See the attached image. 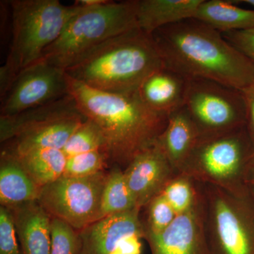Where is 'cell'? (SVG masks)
I'll return each instance as SVG.
<instances>
[{
  "instance_id": "6da1fadb",
  "label": "cell",
  "mask_w": 254,
  "mask_h": 254,
  "mask_svg": "<svg viewBox=\"0 0 254 254\" xmlns=\"http://www.w3.org/2000/svg\"><path fill=\"white\" fill-rule=\"evenodd\" d=\"M164 66L188 78L242 90L254 83V66L221 33L190 18L151 33Z\"/></svg>"
},
{
  "instance_id": "7a4b0ae2",
  "label": "cell",
  "mask_w": 254,
  "mask_h": 254,
  "mask_svg": "<svg viewBox=\"0 0 254 254\" xmlns=\"http://www.w3.org/2000/svg\"><path fill=\"white\" fill-rule=\"evenodd\" d=\"M66 76L68 94L86 119L99 128L111 163L127 168L137 155L156 143L168 117L148 108L138 92L106 93Z\"/></svg>"
},
{
  "instance_id": "3957f363",
  "label": "cell",
  "mask_w": 254,
  "mask_h": 254,
  "mask_svg": "<svg viewBox=\"0 0 254 254\" xmlns=\"http://www.w3.org/2000/svg\"><path fill=\"white\" fill-rule=\"evenodd\" d=\"M164 66L151 35L134 28L110 38L65 70L86 86L115 94L134 93Z\"/></svg>"
},
{
  "instance_id": "277c9868",
  "label": "cell",
  "mask_w": 254,
  "mask_h": 254,
  "mask_svg": "<svg viewBox=\"0 0 254 254\" xmlns=\"http://www.w3.org/2000/svg\"><path fill=\"white\" fill-rule=\"evenodd\" d=\"M12 39L6 62L0 68V98L18 73L41 58L61 36L82 6H65L58 0H11Z\"/></svg>"
},
{
  "instance_id": "5b68a950",
  "label": "cell",
  "mask_w": 254,
  "mask_h": 254,
  "mask_svg": "<svg viewBox=\"0 0 254 254\" xmlns=\"http://www.w3.org/2000/svg\"><path fill=\"white\" fill-rule=\"evenodd\" d=\"M137 0L83 7L38 60L66 70L113 37L138 28Z\"/></svg>"
},
{
  "instance_id": "8992f818",
  "label": "cell",
  "mask_w": 254,
  "mask_h": 254,
  "mask_svg": "<svg viewBox=\"0 0 254 254\" xmlns=\"http://www.w3.org/2000/svg\"><path fill=\"white\" fill-rule=\"evenodd\" d=\"M213 254H254V196L248 186L229 190L198 182Z\"/></svg>"
},
{
  "instance_id": "52a82bcc",
  "label": "cell",
  "mask_w": 254,
  "mask_h": 254,
  "mask_svg": "<svg viewBox=\"0 0 254 254\" xmlns=\"http://www.w3.org/2000/svg\"><path fill=\"white\" fill-rule=\"evenodd\" d=\"M254 164V143L247 127L199 138L180 174L229 190L247 186Z\"/></svg>"
},
{
  "instance_id": "ba28073f",
  "label": "cell",
  "mask_w": 254,
  "mask_h": 254,
  "mask_svg": "<svg viewBox=\"0 0 254 254\" xmlns=\"http://www.w3.org/2000/svg\"><path fill=\"white\" fill-rule=\"evenodd\" d=\"M185 109L200 138L235 131L247 124L245 100L240 90L202 78H189Z\"/></svg>"
},
{
  "instance_id": "9c48e42d",
  "label": "cell",
  "mask_w": 254,
  "mask_h": 254,
  "mask_svg": "<svg viewBox=\"0 0 254 254\" xmlns=\"http://www.w3.org/2000/svg\"><path fill=\"white\" fill-rule=\"evenodd\" d=\"M108 175L103 171L84 177L63 176L41 188L38 202L51 217L81 231L100 219Z\"/></svg>"
},
{
  "instance_id": "30bf717a",
  "label": "cell",
  "mask_w": 254,
  "mask_h": 254,
  "mask_svg": "<svg viewBox=\"0 0 254 254\" xmlns=\"http://www.w3.org/2000/svg\"><path fill=\"white\" fill-rule=\"evenodd\" d=\"M68 95L63 68L38 60L23 69L1 99L0 116H10L48 104Z\"/></svg>"
},
{
  "instance_id": "8fae6325",
  "label": "cell",
  "mask_w": 254,
  "mask_h": 254,
  "mask_svg": "<svg viewBox=\"0 0 254 254\" xmlns=\"http://www.w3.org/2000/svg\"><path fill=\"white\" fill-rule=\"evenodd\" d=\"M197 184L198 195L192 208L178 214L163 232L145 235L151 254H213L205 232L203 196Z\"/></svg>"
},
{
  "instance_id": "7c38bea8",
  "label": "cell",
  "mask_w": 254,
  "mask_h": 254,
  "mask_svg": "<svg viewBox=\"0 0 254 254\" xmlns=\"http://www.w3.org/2000/svg\"><path fill=\"white\" fill-rule=\"evenodd\" d=\"M158 143L137 155L124 170L139 209L144 208L178 175Z\"/></svg>"
},
{
  "instance_id": "4fadbf2b",
  "label": "cell",
  "mask_w": 254,
  "mask_h": 254,
  "mask_svg": "<svg viewBox=\"0 0 254 254\" xmlns=\"http://www.w3.org/2000/svg\"><path fill=\"white\" fill-rule=\"evenodd\" d=\"M139 209L100 219L79 232L82 250L86 254H110L125 239L144 238Z\"/></svg>"
},
{
  "instance_id": "5bb4252c",
  "label": "cell",
  "mask_w": 254,
  "mask_h": 254,
  "mask_svg": "<svg viewBox=\"0 0 254 254\" xmlns=\"http://www.w3.org/2000/svg\"><path fill=\"white\" fill-rule=\"evenodd\" d=\"M188 82V77L163 66L147 76L137 92L148 108L168 117L185 105Z\"/></svg>"
},
{
  "instance_id": "9a60e30c",
  "label": "cell",
  "mask_w": 254,
  "mask_h": 254,
  "mask_svg": "<svg viewBox=\"0 0 254 254\" xmlns=\"http://www.w3.org/2000/svg\"><path fill=\"white\" fill-rule=\"evenodd\" d=\"M8 208L14 220L20 254H50L52 217L38 200Z\"/></svg>"
},
{
  "instance_id": "2e32d148",
  "label": "cell",
  "mask_w": 254,
  "mask_h": 254,
  "mask_svg": "<svg viewBox=\"0 0 254 254\" xmlns=\"http://www.w3.org/2000/svg\"><path fill=\"white\" fill-rule=\"evenodd\" d=\"M199 138L195 124L183 107L169 115L166 127L156 142L180 174Z\"/></svg>"
},
{
  "instance_id": "e0dca14e",
  "label": "cell",
  "mask_w": 254,
  "mask_h": 254,
  "mask_svg": "<svg viewBox=\"0 0 254 254\" xmlns=\"http://www.w3.org/2000/svg\"><path fill=\"white\" fill-rule=\"evenodd\" d=\"M203 0H137L138 28L148 34L159 28L194 18Z\"/></svg>"
},
{
  "instance_id": "ac0fdd59",
  "label": "cell",
  "mask_w": 254,
  "mask_h": 254,
  "mask_svg": "<svg viewBox=\"0 0 254 254\" xmlns=\"http://www.w3.org/2000/svg\"><path fill=\"white\" fill-rule=\"evenodd\" d=\"M41 188L33 182L18 159L9 150L1 154L0 202L9 207L38 200Z\"/></svg>"
},
{
  "instance_id": "d6986e66",
  "label": "cell",
  "mask_w": 254,
  "mask_h": 254,
  "mask_svg": "<svg viewBox=\"0 0 254 254\" xmlns=\"http://www.w3.org/2000/svg\"><path fill=\"white\" fill-rule=\"evenodd\" d=\"M193 18L221 33L254 27V10L239 7L232 0H203Z\"/></svg>"
},
{
  "instance_id": "ffe728a7",
  "label": "cell",
  "mask_w": 254,
  "mask_h": 254,
  "mask_svg": "<svg viewBox=\"0 0 254 254\" xmlns=\"http://www.w3.org/2000/svg\"><path fill=\"white\" fill-rule=\"evenodd\" d=\"M10 152L16 157L40 188L56 181L64 175L67 157L62 149L41 148L20 154Z\"/></svg>"
},
{
  "instance_id": "44dd1931",
  "label": "cell",
  "mask_w": 254,
  "mask_h": 254,
  "mask_svg": "<svg viewBox=\"0 0 254 254\" xmlns=\"http://www.w3.org/2000/svg\"><path fill=\"white\" fill-rule=\"evenodd\" d=\"M136 209L139 208L127 185L124 171L119 167L113 169L108 175L102 195L100 219Z\"/></svg>"
},
{
  "instance_id": "7402d4cb",
  "label": "cell",
  "mask_w": 254,
  "mask_h": 254,
  "mask_svg": "<svg viewBox=\"0 0 254 254\" xmlns=\"http://www.w3.org/2000/svg\"><path fill=\"white\" fill-rule=\"evenodd\" d=\"M161 194L178 215L194 205L198 195V184L187 175L178 174L169 182Z\"/></svg>"
},
{
  "instance_id": "603a6c76",
  "label": "cell",
  "mask_w": 254,
  "mask_h": 254,
  "mask_svg": "<svg viewBox=\"0 0 254 254\" xmlns=\"http://www.w3.org/2000/svg\"><path fill=\"white\" fill-rule=\"evenodd\" d=\"M99 150L108 153L106 142L99 128L88 119L78 127L63 149L67 158Z\"/></svg>"
},
{
  "instance_id": "cb8c5ba5",
  "label": "cell",
  "mask_w": 254,
  "mask_h": 254,
  "mask_svg": "<svg viewBox=\"0 0 254 254\" xmlns=\"http://www.w3.org/2000/svg\"><path fill=\"white\" fill-rule=\"evenodd\" d=\"M110 162L109 155L105 150L87 152L67 158L64 176L84 177L105 171Z\"/></svg>"
},
{
  "instance_id": "d4e9b609",
  "label": "cell",
  "mask_w": 254,
  "mask_h": 254,
  "mask_svg": "<svg viewBox=\"0 0 254 254\" xmlns=\"http://www.w3.org/2000/svg\"><path fill=\"white\" fill-rule=\"evenodd\" d=\"M81 251L79 232L66 222L52 217L50 254H80Z\"/></svg>"
},
{
  "instance_id": "484cf974",
  "label": "cell",
  "mask_w": 254,
  "mask_h": 254,
  "mask_svg": "<svg viewBox=\"0 0 254 254\" xmlns=\"http://www.w3.org/2000/svg\"><path fill=\"white\" fill-rule=\"evenodd\" d=\"M147 220L143 224L145 235L163 232L176 218L177 214L163 195H157L146 205ZM144 237V238H145Z\"/></svg>"
},
{
  "instance_id": "4316f807",
  "label": "cell",
  "mask_w": 254,
  "mask_h": 254,
  "mask_svg": "<svg viewBox=\"0 0 254 254\" xmlns=\"http://www.w3.org/2000/svg\"><path fill=\"white\" fill-rule=\"evenodd\" d=\"M0 254H20L12 215L2 205L0 208Z\"/></svg>"
},
{
  "instance_id": "83f0119b",
  "label": "cell",
  "mask_w": 254,
  "mask_h": 254,
  "mask_svg": "<svg viewBox=\"0 0 254 254\" xmlns=\"http://www.w3.org/2000/svg\"><path fill=\"white\" fill-rule=\"evenodd\" d=\"M222 34L232 46L245 55L254 66V27Z\"/></svg>"
},
{
  "instance_id": "f1b7e54d",
  "label": "cell",
  "mask_w": 254,
  "mask_h": 254,
  "mask_svg": "<svg viewBox=\"0 0 254 254\" xmlns=\"http://www.w3.org/2000/svg\"><path fill=\"white\" fill-rule=\"evenodd\" d=\"M245 100L247 113V127L249 133L254 143V83L240 90Z\"/></svg>"
},
{
  "instance_id": "f546056e",
  "label": "cell",
  "mask_w": 254,
  "mask_h": 254,
  "mask_svg": "<svg viewBox=\"0 0 254 254\" xmlns=\"http://www.w3.org/2000/svg\"><path fill=\"white\" fill-rule=\"evenodd\" d=\"M141 237L136 236L128 237L120 244L117 251L123 254H141Z\"/></svg>"
},
{
  "instance_id": "4dcf8cb0",
  "label": "cell",
  "mask_w": 254,
  "mask_h": 254,
  "mask_svg": "<svg viewBox=\"0 0 254 254\" xmlns=\"http://www.w3.org/2000/svg\"><path fill=\"white\" fill-rule=\"evenodd\" d=\"M109 0H78L74 4L83 7H94L100 5L106 4Z\"/></svg>"
},
{
  "instance_id": "1f68e13d",
  "label": "cell",
  "mask_w": 254,
  "mask_h": 254,
  "mask_svg": "<svg viewBox=\"0 0 254 254\" xmlns=\"http://www.w3.org/2000/svg\"><path fill=\"white\" fill-rule=\"evenodd\" d=\"M247 186L250 189V191L254 196V164L251 170L250 176H249L248 180H247Z\"/></svg>"
},
{
  "instance_id": "d6a6232c",
  "label": "cell",
  "mask_w": 254,
  "mask_h": 254,
  "mask_svg": "<svg viewBox=\"0 0 254 254\" xmlns=\"http://www.w3.org/2000/svg\"><path fill=\"white\" fill-rule=\"evenodd\" d=\"M232 1L235 4H237V3H246V4H250L254 8V0H232Z\"/></svg>"
},
{
  "instance_id": "836d02e7",
  "label": "cell",
  "mask_w": 254,
  "mask_h": 254,
  "mask_svg": "<svg viewBox=\"0 0 254 254\" xmlns=\"http://www.w3.org/2000/svg\"><path fill=\"white\" fill-rule=\"evenodd\" d=\"M110 254H123L120 253V252H119L118 251H116V252H113V253H112Z\"/></svg>"
},
{
  "instance_id": "e575fe53",
  "label": "cell",
  "mask_w": 254,
  "mask_h": 254,
  "mask_svg": "<svg viewBox=\"0 0 254 254\" xmlns=\"http://www.w3.org/2000/svg\"><path fill=\"white\" fill-rule=\"evenodd\" d=\"M86 254V253H85V252H83V250H82V251H81V254Z\"/></svg>"
}]
</instances>
